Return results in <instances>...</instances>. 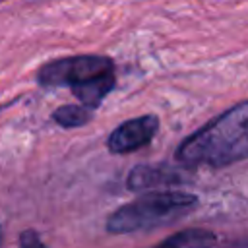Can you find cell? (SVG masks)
Listing matches in <instances>:
<instances>
[{"mask_svg": "<svg viewBox=\"0 0 248 248\" xmlns=\"http://www.w3.org/2000/svg\"><path fill=\"white\" fill-rule=\"evenodd\" d=\"M248 155V103L225 110L221 116L188 136L176 149V159L186 167L207 165L213 169L242 161Z\"/></svg>", "mask_w": 248, "mask_h": 248, "instance_id": "6da1fadb", "label": "cell"}, {"mask_svg": "<svg viewBox=\"0 0 248 248\" xmlns=\"http://www.w3.org/2000/svg\"><path fill=\"white\" fill-rule=\"evenodd\" d=\"M43 87H70L79 103L97 108L116 83L114 62L103 54H76L50 60L37 72Z\"/></svg>", "mask_w": 248, "mask_h": 248, "instance_id": "7a4b0ae2", "label": "cell"}, {"mask_svg": "<svg viewBox=\"0 0 248 248\" xmlns=\"http://www.w3.org/2000/svg\"><path fill=\"white\" fill-rule=\"evenodd\" d=\"M198 207V198L182 190L147 192L134 202L118 207L107 219V231L112 234L149 231L178 221Z\"/></svg>", "mask_w": 248, "mask_h": 248, "instance_id": "3957f363", "label": "cell"}, {"mask_svg": "<svg viewBox=\"0 0 248 248\" xmlns=\"http://www.w3.org/2000/svg\"><path fill=\"white\" fill-rule=\"evenodd\" d=\"M157 130H159V118L153 114L130 118L110 132L107 140V147L112 153H132L147 145L157 134Z\"/></svg>", "mask_w": 248, "mask_h": 248, "instance_id": "277c9868", "label": "cell"}, {"mask_svg": "<svg viewBox=\"0 0 248 248\" xmlns=\"http://www.w3.org/2000/svg\"><path fill=\"white\" fill-rule=\"evenodd\" d=\"M186 180V172L169 165H138L128 174L130 190H147L153 186H170Z\"/></svg>", "mask_w": 248, "mask_h": 248, "instance_id": "5b68a950", "label": "cell"}, {"mask_svg": "<svg viewBox=\"0 0 248 248\" xmlns=\"http://www.w3.org/2000/svg\"><path fill=\"white\" fill-rule=\"evenodd\" d=\"M215 242L217 236L205 229H186L161 240L153 248H211Z\"/></svg>", "mask_w": 248, "mask_h": 248, "instance_id": "8992f818", "label": "cell"}, {"mask_svg": "<svg viewBox=\"0 0 248 248\" xmlns=\"http://www.w3.org/2000/svg\"><path fill=\"white\" fill-rule=\"evenodd\" d=\"M91 116H93V110L83 107V105H64V107H58L52 112V120L56 124H60L62 128L83 126V124L89 122Z\"/></svg>", "mask_w": 248, "mask_h": 248, "instance_id": "52a82bcc", "label": "cell"}, {"mask_svg": "<svg viewBox=\"0 0 248 248\" xmlns=\"http://www.w3.org/2000/svg\"><path fill=\"white\" fill-rule=\"evenodd\" d=\"M19 244L21 248H46L35 231H23L19 236Z\"/></svg>", "mask_w": 248, "mask_h": 248, "instance_id": "ba28073f", "label": "cell"}, {"mask_svg": "<svg viewBox=\"0 0 248 248\" xmlns=\"http://www.w3.org/2000/svg\"><path fill=\"white\" fill-rule=\"evenodd\" d=\"M0 240H2V229H0Z\"/></svg>", "mask_w": 248, "mask_h": 248, "instance_id": "9c48e42d", "label": "cell"}, {"mask_svg": "<svg viewBox=\"0 0 248 248\" xmlns=\"http://www.w3.org/2000/svg\"><path fill=\"white\" fill-rule=\"evenodd\" d=\"M2 2H6V0H0V4H2Z\"/></svg>", "mask_w": 248, "mask_h": 248, "instance_id": "30bf717a", "label": "cell"}]
</instances>
